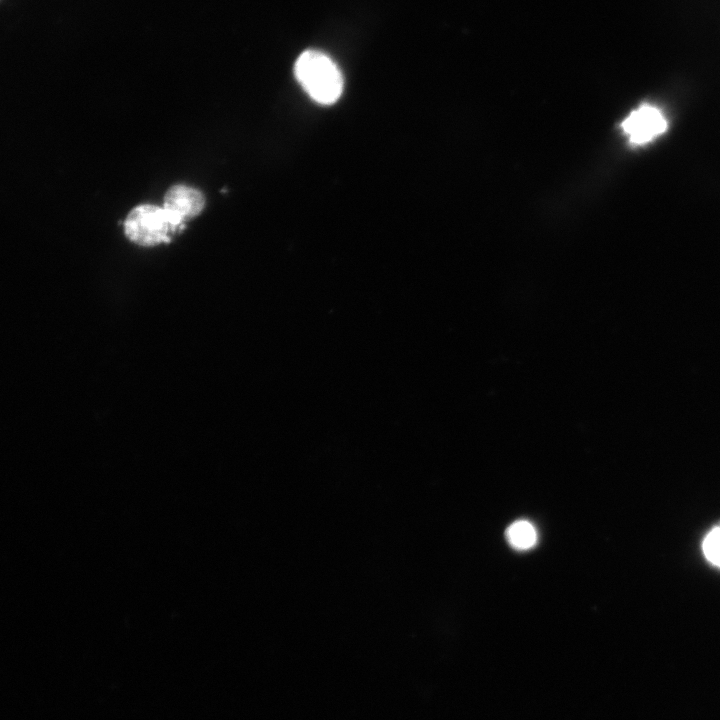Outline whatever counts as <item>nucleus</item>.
<instances>
[{
    "mask_svg": "<svg viewBox=\"0 0 720 720\" xmlns=\"http://www.w3.org/2000/svg\"><path fill=\"white\" fill-rule=\"evenodd\" d=\"M295 75L303 89L317 103L332 104L342 94V74L337 65L322 52H303L295 63Z\"/></svg>",
    "mask_w": 720,
    "mask_h": 720,
    "instance_id": "obj_1",
    "label": "nucleus"
},
{
    "mask_svg": "<svg viewBox=\"0 0 720 720\" xmlns=\"http://www.w3.org/2000/svg\"><path fill=\"white\" fill-rule=\"evenodd\" d=\"M702 550L705 558L720 568V525L712 528L704 537Z\"/></svg>",
    "mask_w": 720,
    "mask_h": 720,
    "instance_id": "obj_6",
    "label": "nucleus"
},
{
    "mask_svg": "<svg viewBox=\"0 0 720 720\" xmlns=\"http://www.w3.org/2000/svg\"><path fill=\"white\" fill-rule=\"evenodd\" d=\"M667 120L656 106L643 104L633 110L620 124V128L634 145L650 142L667 129Z\"/></svg>",
    "mask_w": 720,
    "mask_h": 720,
    "instance_id": "obj_3",
    "label": "nucleus"
},
{
    "mask_svg": "<svg viewBox=\"0 0 720 720\" xmlns=\"http://www.w3.org/2000/svg\"><path fill=\"white\" fill-rule=\"evenodd\" d=\"M506 538L513 548L528 550L536 544L537 532L529 521L518 520L508 527Z\"/></svg>",
    "mask_w": 720,
    "mask_h": 720,
    "instance_id": "obj_5",
    "label": "nucleus"
},
{
    "mask_svg": "<svg viewBox=\"0 0 720 720\" xmlns=\"http://www.w3.org/2000/svg\"><path fill=\"white\" fill-rule=\"evenodd\" d=\"M183 227L164 207L152 204L134 207L124 222L127 238L143 247L167 243Z\"/></svg>",
    "mask_w": 720,
    "mask_h": 720,
    "instance_id": "obj_2",
    "label": "nucleus"
},
{
    "mask_svg": "<svg viewBox=\"0 0 720 720\" xmlns=\"http://www.w3.org/2000/svg\"><path fill=\"white\" fill-rule=\"evenodd\" d=\"M205 206L203 194L187 185L171 186L165 196L163 207L180 225L201 213Z\"/></svg>",
    "mask_w": 720,
    "mask_h": 720,
    "instance_id": "obj_4",
    "label": "nucleus"
}]
</instances>
